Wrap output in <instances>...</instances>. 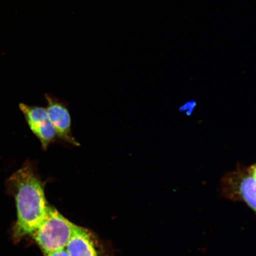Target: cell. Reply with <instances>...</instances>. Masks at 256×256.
<instances>
[{
  "instance_id": "3957f363",
  "label": "cell",
  "mask_w": 256,
  "mask_h": 256,
  "mask_svg": "<svg viewBox=\"0 0 256 256\" xmlns=\"http://www.w3.org/2000/svg\"><path fill=\"white\" fill-rule=\"evenodd\" d=\"M222 194L229 200H242L256 213V182L248 168L227 172L222 181Z\"/></svg>"
},
{
  "instance_id": "277c9868",
  "label": "cell",
  "mask_w": 256,
  "mask_h": 256,
  "mask_svg": "<svg viewBox=\"0 0 256 256\" xmlns=\"http://www.w3.org/2000/svg\"><path fill=\"white\" fill-rule=\"evenodd\" d=\"M32 132L36 136L44 150L48 149L57 138L55 129L48 117L46 108L19 104Z\"/></svg>"
},
{
  "instance_id": "ba28073f",
  "label": "cell",
  "mask_w": 256,
  "mask_h": 256,
  "mask_svg": "<svg viewBox=\"0 0 256 256\" xmlns=\"http://www.w3.org/2000/svg\"><path fill=\"white\" fill-rule=\"evenodd\" d=\"M248 168L249 172H250L252 177L254 178V180L256 182V163L254 165L250 166V167Z\"/></svg>"
},
{
  "instance_id": "5b68a950",
  "label": "cell",
  "mask_w": 256,
  "mask_h": 256,
  "mask_svg": "<svg viewBox=\"0 0 256 256\" xmlns=\"http://www.w3.org/2000/svg\"><path fill=\"white\" fill-rule=\"evenodd\" d=\"M46 110L51 124L55 129L56 136L63 142L74 146L80 144L72 136V118L66 106L56 98L46 94Z\"/></svg>"
},
{
  "instance_id": "52a82bcc",
  "label": "cell",
  "mask_w": 256,
  "mask_h": 256,
  "mask_svg": "<svg viewBox=\"0 0 256 256\" xmlns=\"http://www.w3.org/2000/svg\"><path fill=\"white\" fill-rule=\"evenodd\" d=\"M46 256H68L66 249L60 250L57 251L51 254H46Z\"/></svg>"
},
{
  "instance_id": "7a4b0ae2",
  "label": "cell",
  "mask_w": 256,
  "mask_h": 256,
  "mask_svg": "<svg viewBox=\"0 0 256 256\" xmlns=\"http://www.w3.org/2000/svg\"><path fill=\"white\" fill-rule=\"evenodd\" d=\"M76 226L49 206L42 222L32 234L46 255L66 249Z\"/></svg>"
},
{
  "instance_id": "6da1fadb",
  "label": "cell",
  "mask_w": 256,
  "mask_h": 256,
  "mask_svg": "<svg viewBox=\"0 0 256 256\" xmlns=\"http://www.w3.org/2000/svg\"><path fill=\"white\" fill-rule=\"evenodd\" d=\"M34 166V162L27 160L6 182L17 206L18 220L14 232L17 241L25 236L32 235L42 222L49 208L44 182Z\"/></svg>"
},
{
  "instance_id": "8992f818",
  "label": "cell",
  "mask_w": 256,
  "mask_h": 256,
  "mask_svg": "<svg viewBox=\"0 0 256 256\" xmlns=\"http://www.w3.org/2000/svg\"><path fill=\"white\" fill-rule=\"evenodd\" d=\"M68 256H98L90 234L76 226L66 248Z\"/></svg>"
}]
</instances>
